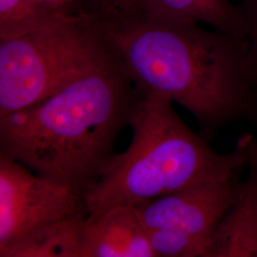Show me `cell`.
Instances as JSON below:
<instances>
[{"instance_id": "6da1fadb", "label": "cell", "mask_w": 257, "mask_h": 257, "mask_svg": "<svg viewBox=\"0 0 257 257\" xmlns=\"http://www.w3.org/2000/svg\"><path fill=\"white\" fill-rule=\"evenodd\" d=\"M93 19L136 86L189 110L206 141L250 118L255 89L245 72L246 39L145 12Z\"/></svg>"}, {"instance_id": "7a4b0ae2", "label": "cell", "mask_w": 257, "mask_h": 257, "mask_svg": "<svg viewBox=\"0 0 257 257\" xmlns=\"http://www.w3.org/2000/svg\"><path fill=\"white\" fill-rule=\"evenodd\" d=\"M139 89L123 68L89 74L0 115V153L81 195L97 181L130 125Z\"/></svg>"}, {"instance_id": "3957f363", "label": "cell", "mask_w": 257, "mask_h": 257, "mask_svg": "<svg viewBox=\"0 0 257 257\" xmlns=\"http://www.w3.org/2000/svg\"><path fill=\"white\" fill-rule=\"evenodd\" d=\"M172 103L161 93L139 89L128 125L133 130L131 144L111 156L83 195L87 220L120 205L228 180L248 166L246 134L232 152L219 154L184 123Z\"/></svg>"}, {"instance_id": "277c9868", "label": "cell", "mask_w": 257, "mask_h": 257, "mask_svg": "<svg viewBox=\"0 0 257 257\" xmlns=\"http://www.w3.org/2000/svg\"><path fill=\"white\" fill-rule=\"evenodd\" d=\"M115 68L123 66L110 40L95 19L80 10L50 26L0 39V115Z\"/></svg>"}, {"instance_id": "5b68a950", "label": "cell", "mask_w": 257, "mask_h": 257, "mask_svg": "<svg viewBox=\"0 0 257 257\" xmlns=\"http://www.w3.org/2000/svg\"><path fill=\"white\" fill-rule=\"evenodd\" d=\"M72 216L87 218L81 195L0 153V248Z\"/></svg>"}, {"instance_id": "8992f818", "label": "cell", "mask_w": 257, "mask_h": 257, "mask_svg": "<svg viewBox=\"0 0 257 257\" xmlns=\"http://www.w3.org/2000/svg\"><path fill=\"white\" fill-rule=\"evenodd\" d=\"M241 184L236 176L189 187L133 206L147 232L172 230L211 241L213 230L235 201Z\"/></svg>"}, {"instance_id": "52a82bcc", "label": "cell", "mask_w": 257, "mask_h": 257, "mask_svg": "<svg viewBox=\"0 0 257 257\" xmlns=\"http://www.w3.org/2000/svg\"><path fill=\"white\" fill-rule=\"evenodd\" d=\"M82 257H156L133 205H120L85 221Z\"/></svg>"}, {"instance_id": "ba28073f", "label": "cell", "mask_w": 257, "mask_h": 257, "mask_svg": "<svg viewBox=\"0 0 257 257\" xmlns=\"http://www.w3.org/2000/svg\"><path fill=\"white\" fill-rule=\"evenodd\" d=\"M248 171L235 201L212 232L208 257H257V172Z\"/></svg>"}, {"instance_id": "9c48e42d", "label": "cell", "mask_w": 257, "mask_h": 257, "mask_svg": "<svg viewBox=\"0 0 257 257\" xmlns=\"http://www.w3.org/2000/svg\"><path fill=\"white\" fill-rule=\"evenodd\" d=\"M85 216L40 227L0 248V257H82Z\"/></svg>"}, {"instance_id": "30bf717a", "label": "cell", "mask_w": 257, "mask_h": 257, "mask_svg": "<svg viewBox=\"0 0 257 257\" xmlns=\"http://www.w3.org/2000/svg\"><path fill=\"white\" fill-rule=\"evenodd\" d=\"M140 12L164 19L204 22L217 31L247 38L238 5L230 0H143Z\"/></svg>"}, {"instance_id": "8fae6325", "label": "cell", "mask_w": 257, "mask_h": 257, "mask_svg": "<svg viewBox=\"0 0 257 257\" xmlns=\"http://www.w3.org/2000/svg\"><path fill=\"white\" fill-rule=\"evenodd\" d=\"M72 15L48 9L32 0H0V39L21 37Z\"/></svg>"}, {"instance_id": "7c38bea8", "label": "cell", "mask_w": 257, "mask_h": 257, "mask_svg": "<svg viewBox=\"0 0 257 257\" xmlns=\"http://www.w3.org/2000/svg\"><path fill=\"white\" fill-rule=\"evenodd\" d=\"M156 257H208L211 241L176 232L157 230L147 232Z\"/></svg>"}, {"instance_id": "4fadbf2b", "label": "cell", "mask_w": 257, "mask_h": 257, "mask_svg": "<svg viewBox=\"0 0 257 257\" xmlns=\"http://www.w3.org/2000/svg\"><path fill=\"white\" fill-rule=\"evenodd\" d=\"M238 7L247 27L245 72L250 85L257 89V0H243Z\"/></svg>"}, {"instance_id": "5bb4252c", "label": "cell", "mask_w": 257, "mask_h": 257, "mask_svg": "<svg viewBox=\"0 0 257 257\" xmlns=\"http://www.w3.org/2000/svg\"><path fill=\"white\" fill-rule=\"evenodd\" d=\"M143 0H86L79 10L96 19H107L140 12Z\"/></svg>"}, {"instance_id": "9a60e30c", "label": "cell", "mask_w": 257, "mask_h": 257, "mask_svg": "<svg viewBox=\"0 0 257 257\" xmlns=\"http://www.w3.org/2000/svg\"><path fill=\"white\" fill-rule=\"evenodd\" d=\"M248 121L254 127L257 132V89H255V106L254 110ZM247 138V148H248V166L257 172V138L252 136L246 134Z\"/></svg>"}, {"instance_id": "2e32d148", "label": "cell", "mask_w": 257, "mask_h": 257, "mask_svg": "<svg viewBox=\"0 0 257 257\" xmlns=\"http://www.w3.org/2000/svg\"><path fill=\"white\" fill-rule=\"evenodd\" d=\"M41 3L48 9L72 14L76 11L78 0H41Z\"/></svg>"}, {"instance_id": "e0dca14e", "label": "cell", "mask_w": 257, "mask_h": 257, "mask_svg": "<svg viewBox=\"0 0 257 257\" xmlns=\"http://www.w3.org/2000/svg\"><path fill=\"white\" fill-rule=\"evenodd\" d=\"M32 1H34V2H37V3H39V4H41V5H43L42 3H41V0H32ZM44 6V5H43Z\"/></svg>"}]
</instances>
